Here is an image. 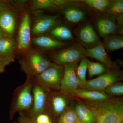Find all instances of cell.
I'll return each instance as SVG.
<instances>
[{
	"label": "cell",
	"mask_w": 123,
	"mask_h": 123,
	"mask_svg": "<svg viewBox=\"0 0 123 123\" xmlns=\"http://www.w3.org/2000/svg\"><path fill=\"white\" fill-rule=\"evenodd\" d=\"M86 104L93 113L95 123H123V101L121 98L87 101Z\"/></svg>",
	"instance_id": "6da1fadb"
},
{
	"label": "cell",
	"mask_w": 123,
	"mask_h": 123,
	"mask_svg": "<svg viewBox=\"0 0 123 123\" xmlns=\"http://www.w3.org/2000/svg\"><path fill=\"white\" fill-rule=\"evenodd\" d=\"M24 52L20 63L23 71L28 77L39 75L51 64L45 56L35 49L30 48Z\"/></svg>",
	"instance_id": "7a4b0ae2"
},
{
	"label": "cell",
	"mask_w": 123,
	"mask_h": 123,
	"mask_svg": "<svg viewBox=\"0 0 123 123\" xmlns=\"http://www.w3.org/2000/svg\"><path fill=\"white\" fill-rule=\"evenodd\" d=\"M87 56L86 49L79 43H75L52 55L55 63L59 65L77 63Z\"/></svg>",
	"instance_id": "3957f363"
},
{
	"label": "cell",
	"mask_w": 123,
	"mask_h": 123,
	"mask_svg": "<svg viewBox=\"0 0 123 123\" xmlns=\"http://www.w3.org/2000/svg\"><path fill=\"white\" fill-rule=\"evenodd\" d=\"M63 71L61 65L52 63L48 68L35 76L36 80L42 88L59 89Z\"/></svg>",
	"instance_id": "277c9868"
},
{
	"label": "cell",
	"mask_w": 123,
	"mask_h": 123,
	"mask_svg": "<svg viewBox=\"0 0 123 123\" xmlns=\"http://www.w3.org/2000/svg\"><path fill=\"white\" fill-rule=\"evenodd\" d=\"M123 77L122 73L112 70L94 79L86 80L79 85V87L83 89L103 91L110 85L121 80Z\"/></svg>",
	"instance_id": "5b68a950"
},
{
	"label": "cell",
	"mask_w": 123,
	"mask_h": 123,
	"mask_svg": "<svg viewBox=\"0 0 123 123\" xmlns=\"http://www.w3.org/2000/svg\"><path fill=\"white\" fill-rule=\"evenodd\" d=\"M77 66V63L64 65L63 74L59 88L61 92L73 95L78 89L80 83L76 74Z\"/></svg>",
	"instance_id": "8992f818"
},
{
	"label": "cell",
	"mask_w": 123,
	"mask_h": 123,
	"mask_svg": "<svg viewBox=\"0 0 123 123\" xmlns=\"http://www.w3.org/2000/svg\"><path fill=\"white\" fill-rule=\"evenodd\" d=\"M77 38L86 49L92 48L101 43L98 35L90 23L82 25L76 31Z\"/></svg>",
	"instance_id": "52a82bcc"
},
{
	"label": "cell",
	"mask_w": 123,
	"mask_h": 123,
	"mask_svg": "<svg viewBox=\"0 0 123 123\" xmlns=\"http://www.w3.org/2000/svg\"><path fill=\"white\" fill-rule=\"evenodd\" d=\"M33 22L31 32L33 35H38L51 30L57 26L59 17L57 15L39 14Z\"/></svg>",
	"instance_id": "ba28073f"
},
{
	"label": "cell",
	"mask_w": 123,
	"mask_h": 123,
	"mask_svg": "<svg viewBox=\"0 0 123 123\" xmlns=\"http://www.w3.org/2000/svg\"><path fill=\"white\" fill-rule=\"evenodd\" d=\"M31 33L30 15L25 13L23 15L18 31L17 46L19 50L24 52L30 48Z\"/></svg>",
	"instance_id": "9c48e42d"
},
{
	"label": "cell",
	"mask_w": 123,
	"mask_h": 123,
	"mask_svg": "<svg viewBox=\"0 0 123 123\" xmlns=\"http://www.w3.org/2000/svg\"><path fill=\"white\" fill-rule=\"evenodd\" d=\"M86 51L87 56L101 62L107 68L112 70L119 71L118 68L115 62L111 60L102 43L92 48L86 49Z\"/></svg>",
	"instance_id": "30bf717a"
},
{
	"label": "cell",
	"mask_w": 123,
	"mask_h": 123,
	"mask_svg": "<svg viewBox=\"0 0 123 123\" xmlns=\"http://www.w3.org/2000/svg\"><path fill=\"white\" fill-rule=\"evenodd\" d=\"M31 89L32 84L29 81L23 86L18 95L14 106V112L28 110L30 108L33 102Z\"/></svg>",
	"instance_id": "8fae6325"
},
{
	"label": "cell",
	"mask_w": 123,
	"mask_h": 123,
	"mask_svg": "<svg viewBox=\"0 0 123 123\" xmlns=\"http://www.w3.org/2000/svg\"><path fill=\"white\" fill-rule=\"evenodd\" d=\"M100 18L96 21V26L99 35L103 38L117 34L120 27L114 16Z\"/></svg>",
	"instance_id": "7c38bea8"
},
{
	"label": "cell",
	"mask_w": 123,
	"mask_h": 123,
	"mask_svg": "<svg viewBox=\"0 0 123 123\" xmlns=\"http://www.w3.org/2000/svg\"><path fill=\"white\" fill-rule=\"evenodd\" d=\"M17 47L12 36L0 40V57L9 64L14 61Z\"/></svg>",
	"instance_id": "4fadbf2b"
},
{
	"label": "cell",
	"mask_w": 123,
	"mask_h": 123,
	"mask_svg": "<svg viewBox=\"0 0 123 123\" xmlns=\"http://www.w3.org/2000/svg\"><path fill=\"white\" fill-rule=\"evenodd\" d=\"M32 89L33 105L31 114L34 118L43 114L46 106L47 95L43 88L39 85L34 86Z\"/></svg>",
	"instance_id": "5bb4252c"
},
{
	"label": "cell",
	"mask_w": 123,
	"mask_h": 123,
	"mask_svg": "<svg viewBox=\"0 0 123 123\" xmlns=\"http://www.w3.org/2000/svg\"><path fill=\"white\" fill-rule=\"evenodd\" d=\"M31 42L33 44L46 50H52L66 46V42L60 41L55 38L46 36H42L33 38Z\"/></svg>",
	"instance_id": "9a60e30c"
},
{
	"label": "cell",
	"mask_w": 123,
	"mask_h": 123,
	"mask_svg": "<svg viewBox=\"0 0 123 123\" xmlns=\"http://www.w3.org/2000/svg\"><path fill=\"white\" fill-rule=\"evenodd\" d=\"M16 20L13 13L9 9L0 15V27L10 36H12L15 29Z\"/></svg>",
	"instance_id": "2e32d148"
},
{
	"label": "cell",
	"mask_w": 123,
	"mask_h": 123,
	"mask_svg": "<svg viewBox=\"0 0 123 123\" xmlns=\"http://www.w3.org/2000/svg\"><path fill=\"white\" fill-rule=\"evenodd\" d=\"M73 95L92 101H103L111 98V97L104 91L80 89L75 91Z\"/></svg>",
	"instance_id": "e0dca14e"
},
{
	"label": "cell",
	"mask_w": 123,
	"mask_h": 123,
	"mask_svg": "<svg viewBox=\"0 0 123 123\" xmlns=\"http://www.w3.org/2000/svg\"><path fill=\"white\" fill-rule=\"evenodd\" d=\"M103 45L107 52H112L123 48V36L122 35H111L103 38Z\"/></svg>",
	"instance_id": "ac0fdd59"
},
{
	"label": "cell",
	"mask_w": 123,
	"mask_h": 123,
	"mask_svg": "<svg viewBox=\"0 0 123 123\" xmlns=\"http://www.w3.org/2000/svg\"><path fill=\"white\" fill-rule=\"evenodd\" d=\"M63 14L66 20L73 23L81 22L85 19L86 16L85 11L75 6L65 8Z\"/></svg>",
	"instance_id": "d6986e66"
},
{
	"label": "cell",
	"mask_w": 123,
	"mask_h": 123,
	"mask_svg": "<svg viewBox=\"0 0 123 123\" xmlns=\"http://www.w3.org/2000/svg\"><path fill=\"white\" fill-rule=\"evenodd\" d=\"M75 110L79 121L86 123H95L93 113L86 105L78 104Z\"/></svg>",
	"instance_id": "ffe728a7"
},
{
	"label": "cell",
	"mask_w": 123,
	"mask_h": 123,
	"mask_svg": "<svg viewBox=\"0 0 123 123\" xmlns=\"http://www.w3.org/2000/svg\"><path fill=\"white\" fill-rule=\"evenodd\" d=\"M52 37L60 41H68L73 38L70 29L64 26H56L50 30Z\"/></svg>",
	"instance_id": "44dd1931"
},
{
	"label": "cell",
	"mask_w": 123,
	"mask_h": 123,
	"mask_svg": "<svg viewBox=\"0 0 123 123\" xmlns=\"http://www.w3.org/2000/svg\"><path fill=\"white\" fill-rule=\"evenodd\" d=\"M79 121L75 109L69 108L60 115L57 123H75Z\"/></svg>",
	"instance_id": "7402d4cb"
},
{
	"label": "cell",
	"mask_w": 123,
	"mask_h": 123,
	"mask_svg": "<svg viewBox=\"0 0 123 123\" xmlns=\"http://www.w3.org/2000/svg\"><path fill=\"white\" fill-rule=\"evenodd\" d=\"M67 101L66 98L61 95H56L52 100V105L53 112L56 115H60L66 108Z\"/></svg>",
	"instance_id": "603a6c76"
},
{
	"label": "cell",
	"mask_w": 123,
	"mask_h": 123,
	"mask_svg": "<svg viewBox=\"0 0 123 123\" xmlns=\"http://www.w3.org/2000/svg\"><path fill=\"white\" fill-rule=\"evenodd\" d=\"M88 70L90 78L96 75H101L107 71L103 65L98 62H93L88 60Z\"/></svg>",
	"instance_id": "cb8c5ba5"
},
{
	"label": "cell",
	"mask_w": 123,
	"mask_h": 123,
	"mask_svg": "<svg viewBox=\"0 0 123 123\" xmlns=\"http://www.w3.org/2000/svg\"><path fill=\"white\" fill-rule=\"evenodd\" d=\"M88 7L101 11H106L111 2L108 0H85L82 1Z\"/></svg>",
	"instance_id": "d4e9b609"
},
{
	"label": "cell",
	"mask_w": 123,
	"mask_h": 123,
	"mask_svg": "<svg viewBox=\"0 0 123 123\" xmlns=\"http://www.w3.org/2000/svg\"><path fill=\"white\" fill-rule=\"evenodd\" d=\"M88 60L84 57L80 60L79 65L77 66L76 74L79 80V85L84 84L86 81V74L88 70Z\"/></svg>",
	"instance_id": "484cf974"
},
{
	"label": "cell",
	"mask_w": 123,
	"mask_h": 123,
	"mask_svg": "<svg viewBox=\"0 0 123 123\" xmlns=\"http://www.w3.org/2000/svg\"><path fill=\"white\" fill-rule=\"evenodd\" d=\"M107 13L110 15L116 16L123 14V0H115L111 1L107 9Z\"/></svg>",
	"instance_id": "4316f807"
},
{
	"label": "cell",
	"mask_w": 123,
	"mask_h": 123,
	"mask_svg": "<svg viewBox=\"0 0 123 123\" xmlns=\"http://www.w3.org/2000/svg\"><path fill=\"white\" fill-rule=\"evenodd\" d=\"M57 8L51 0H34L31 3V8L33 10L55 9Z\"/></svg>",
	"instance_id": "83f0119b"
},
{
	"label": "cell",
	"mask_w": 123,
	"mask_h": 123,
	"mask_svg": "<svg viewBox=\"0 0 123 123\" xmlns=\"http://www.w3.org/2000/svg\"><path fill=\"white\" fill-rule=\"evenodd\" d=\"M109 95H120L123 94V84L121 82H115L108 86L104 90Z\"/></svg>",
	"instance_id": "f1b7e54d"
},
{
	"label": "cell",
	"mask_w": 123,
	"mask_h": 123,
	"mask_svg": "<svg viewBox=\"0 0 123 123\" xmlns=\"http://www.w3.org/2000/svg\"><path fill=\"white\" fill-rule=\"evenodd\" d=\"M53 4L58 7L67 8L70 6H74L76 5L75 1L66 0H51Z\"/></svg>",
	"instance_id": "f546056e"
},
{
	"label": "cell",
	"mask_w": 123,
	"mask_h": 123,
	"mask_svg": "<svg viewBox=\"0 0 123 123\" xmlns=\"http://www.w3.org/2000/svg\"><path fill=\"white\" fill-rule=\"evenodd\" d=\"M9 9L8 6L6 2L0 0V15Z\"/></svg>",
	"instance_id": "4dcf8cb0"
},
{
	"label": "cell",
	"mask_w": 123,
	"mask_h": 123,
	"mask_svg": "<svg viewBox=\"0 0 123 123\" xmlns=\"http://www.w3.org/2000/svg\"><path fill=\"white\" fill-rule=\"evenodd\" d=\"M9 64L8 63L0 57V74L4 72L5 68Z\"/></svg>",
	"instance_id": "1f68e13d"
},
{
	"label": "cell",
	"mask_w": 123,
	"mask_h": 123,
	"mask_svg": "<svg viewBox=\"0 0 123 123\" xmlns=\"http://www.w3.org/2000/svg\"><path fill=\"white\" fill-rule=\"evenodd\" d=\"M123 14L115 16L117 24L119 26H123Z\"/></svg>",
	"instance_id": "d6a6232c"
},
{
	"label": "cell",
	"mask_w": 123,
	"mask_h": 123,
	"mask_svg": "<svg viewBox=\"0 0 123 123\" xmlns=\"http://www.w3.org/2000/svg\"><path fill=\"white\" fill-rule=\"evenodd\" d=\"M9 37L10 36L8 35L7 33H6L0 27V40Z\"/></svg>",
	"instance_id": "836d02e7"
},
{
	"label": "cell",
	"mask_w": 123,
	"mask_h": 123,
	"mask_svg": "<svg viewBox=\"0 0 123 123\" xmlns=\"http://www.w3.org/2000/svg\"><path fill=\"white\" fill-rule=\"evenodd\" d=\"M84 123V122H82V121H78V122H76V123Z\"/></svg>",
	"instance_id": "e575fe53"
},
{
	"label": "cell",
	"mask_w": 123,
	"mask_h": 123,
	"mask_svg": "<svg viewBox=\"0 0 123 123\" xmlns=\"http://www.w3.org/2000/svg\"></svg>",
	"instance_id": "d590c367"
},
{
	"label": "cell",
	"mask_w": 123,
	"mask_h": 123,
	"mask_svg": "<svg viewBox=\"0 0 123 123\" xmlns=\"http://www.w3.org/2000/svg\"></svg>",
	"instance_id": "8d00e7d4"
},
{
	"label": "cell",
	"mask_w": 123,
	"mask_h": 123,
	"mask_svg": "<svg viewBox=\"0 0 123 123\" xmlns=\"http://www.w3.org/2000/svg\"></svg>",
	"instance_id": "74e56055"
}]
</instances>
